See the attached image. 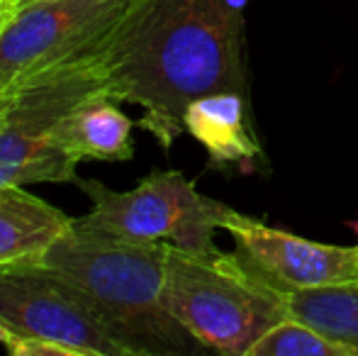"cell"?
<instances>
[{
	"label": "cell",
	"instance_id": "1",
	"mask_svg": "<svg viewBox=\"0 0 358 356\" xmlns=\"http://www.w3.org/2000/svg\"><path fill=\"white\" fill-rule=\"evenodd\" d=\"M108 73L113 98L139 105V124L171 149L195 98L246 95L241 13L222 0H151L113 52Z\"/></svg>",
	"mask_w": 358,
	"mask_h": 356
},
{
	"label": "cell",
	"instance_id": "2",
	"mask_svg": "<svg viewBox=\"0 0 358 356\" xmlns=\"http://www.w3.org/2000/svg\"><path fill=\"white\" fill-rule=\"evenodd\" d=\"M166 252V242H132L73 218L71 227L24 266L66 285L124 356L203 354L208 349L164 303Z\"/></svg>",
	"mask_w": 358,
	"mask_h": 356
},
{
	"label": "cell",
	"instance_id": "3",
	"mask_svg": "<svg viewBox=\"0 0 358 356\" xmlns=\"http://www.w3.org/2000/svg\"><path fill=\"white\" fill-rule=\"evenodd\" d=\"M164 303L208 352L227 356H249L254 342L290 318L285 293L220 247L190 252L169 244Z\"/></svg>",
	"mask_w": 358,
	"mask_h": 356
},
{
	"label": "cell",
	"instance_id": "4",
	"mask_svg": "<svg viewBox=\"0 0 358 356\" xmlns=\"http://www.w3.org/2000/svg\"><path fill=\"white\" fill-rule=\"evenodd\" d=\"M151 0H32L0 37V86L15 90L69 69L108 62Z\"/></svg>",
	"mask_w": 358,
	"mask_h": 356
},
{
	"label": "cell",
	"instance_id": "5",
	"mask_svg": "<svg viewBox=\"0 0 358 356\" xmlns=\"http://www.w3.org/2000/svg\"><path fill=\"white\" fill-rule=\"evenodd\" d=\"M108 62L59 71L10 90L0 120V188L78 180L80 162L59 144L57 129L76 105L110 93Z\"/></svg>",
	"mask_w": 358,
	"mask_h": 356
},
{
	"label": "cell",
	"instance_id": "6",
	"mask_svg": "<svg viewBox=\"0 0 358 356\" xmlns=\"http://www.w3.org/2000/svg\"><path fill=\"white\" fill-rule=\"evenodd\" d=\"M90 198L93 227L132 242H166L190 252L217 249L215 232L234 208L203 195L180 171H151L132 190H113L95 178L76 180Z\"/></svg>",
	"mask_w": 358,
	"mask_h": 356
},
{
	"label": "cell",
	"instance_id": "7",
	"mask_svg": "<svg viewBox=\"0 0 358 356\" xmlns=\"http://www.w3.org/2000/svg\"><path fill=\"white\" fill-rule=\"evenodd\" d=\"M0 322L13 356H124L66 285L29 266L0 269Z\"/></svg>",
	"mask_w": 358,
	"mask_h": 356
},
{
	"label": "cell",
	"instance_id": "8",
	"mask_svg": "<svg viewBox=\"0 0 358 356\" xmlns=\"http://www.w3.org/2000/svg\"><path fill=\"white\" fill-rule=\"evenodd\" d=\"M224 232L234 239L236 257L280 293L358 280V244L312 242L236 210L224 222Z\"/></svg>",
	"mask_w": 358,
	"mask_h": 356
},
{
	"label": "cell",
	"instance_id": "9",
	"mask_svg": "<svg viewBox=\"0 0 358 356\" xmlns=\"http://www.w3.org/2000/svg\"><path fill=\"white\" fill-rule=\"evenodd\" d=\"M183 127L203 144L215 166H239L261 157V147L246 120V95L239 90L195 98L183 113Z\"/></svg>",
	"mask_w": 358,
	"mask_h": 356
},
{
	"label": "cell",
	"instance_id": "10",
	"mask_svg": "<svg viewBox=\"0 0 358 356\" xmlns=\"http://www.w3.org/2000/svg\"><path fill=\"white\" fill-rule=\"evenodd\" d=\"M71 222L64 210L22 185L0 188V269L37 262Z\"/></svg>",
	"mask_w": 358,
	"mask_h": 356
},
{
	"label": "cell",
	"instance_id": "11",
	"mask_svg": "<svg viewBox=\"0 0 358 356\" xmlns=\"http://www.w3.org/2000/svg\"><path fill=\"white\" fill-rule=\"evenodd\" d=\"M134 122L120 110L110 93H100L76 105L59 122V144L78 162H129L134 157Z\"/></svg>",
	"mask_w": 358,
	"mask_h": 356
},
{
	"label": "cell",
	"instance_id": "12",
	"mask_svg": "<svg viewBox=\"0 0 358 356\" xmlns=\"http://www.w3.org/2000/svg\"><path fill=\"white\" fill-rule=\"evenodd\" d=\"M287 315L358 352V280L285 293Z\"/></svg>",
	"mask_w": 358,
	"mask_h": 356
},
{
	"label": "cell",
	"instance_id": "13",
	"mask_svg": "<svg viewBox=\"0 0 358 356\" xmlns=\"http://www.w3.org/2000/svg\"><path fill=\"white\" fill-rule=\"evenodd\" d=\"M249 356H358V352L300 320L285 318L254 342Z\"/></svg>",
	"mask_w": 358,
	"mask_h": 356
},
{
	"label": "cell",
	"instance_id": "14",
	"mask_svg": "<svg viewBox=\"0 0 358 356\" xmlns=\"http://www.w3.org/2000/svg\"><path fill=\"white\" fill-rule=\"evenodd\" d=\"M13 13H15L13 5H10L8 0H0V37H3V29H5V24H8V20Z\"/></svg>",
	"mask_w": 358,
	"mask_h": 356
},
{
	"label": "cell",
	"instance_id": "15",
	"mask_svg": "<svg viewBox=\"0 0 358 356\" xmlns=\"http://www.w3.org/2000/svg\"><path fill=\"white\" fill-rule=\"evenodd\" d=\"M10 344H13V334H10V329L5 327L3 322H0V347H3V349H8Z\"/></svg>",
	"mask_w": 358,
	"mask_h": 356
},
{
	"label": "cell",
	"instance_id": "16",
	"mask_svg": "<svg viewBox=\"0 0 358 356\" xmlns=\"http://www.w3.org/2000/svg\"><path fill=\"white\" fill-rule=\"evenodd\" d=\"M8 103H10V93L3 86H0V120H3L5 110H8Z\"/></svg>",
	"mask_w": 358,
	"mask_h": 356
},
{
	"label": "cell",
	"instance_id": "17",
	"mask_svg": "<svg viewBox=\"0 0 358 356\" xmlns=\"http://www.w3.org/2000/svg\"><path fill=\"white\" fill-rule=\"evenodd\" d=\"M222 3H224L229 10H236V13H241V10L246 8V3H249V0H222Z\"/></svg>",
	"mask_w": 358,
	"mask_h": 356
},
{
	"label": "cell",
	"instance_id": "18",
	"mask_svg": "<svg viewBox=\"0 0 358 356\" xmlns=\"http://www.w3.org/2000/svg\"><path fill=\"white\" fill-rule=\"evenodd\" d=\"M13 8H22V5H27V3H32V0H8Z\"/></svg>",
	"mask_w": 358,
	"mask_h": 356
},
{
	"label": "cell",
	"instance_id": "19",
	"mask_svg": "<svg viewBox=\"0 0 358 356\" xmlns=\"http://www.w3.org/2000/svg\"><path fill=\"white\" fill-rule=\"evenodd\" d=\"M351 229H354V232L358 234V220H356V222H351Z\"/></svg>",
	"mask_w": 358,
	"mask_h": 356
}]
</instances>
